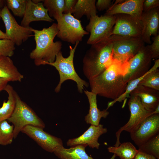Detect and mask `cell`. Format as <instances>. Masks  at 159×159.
<instances>
[{"instance_id":"obj_1","label":"cell","mask_w":159,"mask_h":159,"mask_svg":"<svg viewBox=\"0 0 159 159\" xmlns=\"http://www.w3.org/2000/svg\"><path fill=\"white\" fill-rule=\"evenodd\" d=\"M127 68V62L122 64L114 60L102 73L89 80L91 91L113 100L117 98L125 92L127 85L123 79Z\"/></svg>"},{"instance_id":"obj_2","label":"cell","mask_w":159,"mask_h":159,"mask_svg":"<svg viewBox=\"0 0 159 159\" xmlns=\"http://www.w3.org/2000/svg\"><path fill=\"white\" fill-rule=\"evenodd\" d=\"M31 30L34 33L36 47L29 54L36 66L47 64L54 62L56 55L61 51L62 43L54 40L58 32L57 24L53 23L47 28L41 30L34 29Z\"/></svg>"},{"instance_id":"obj_3","label":"cell","mask_w":159,"mask_h":159,"mask_svg":"<svg viewBox=\"0 0 159 159\" xmlns=\"http://www.w3.org/2000/svg\"><path fill=\"white\" fill-rule=\"evenodd\" d=\"M83 60L85 75L90 80L98 76L112 63V43L109 37L91 45Z\"/></svg>"},{"instance_id":"obj_4","label":"cell","mask_w":159,"mask_h":159,"mask_svg":"<svg viewBox=\"0 0 159 159\" xmlns=\"http://www.w3.org/2000/svg\"><path fill=\"white\" fill-rule=\"evenodd\" d=\"M79 42H77L73 48L69 46V54L67 57H64L60 51L56 55L54 62L47 64L54 67L59 73L60 80L55 89L56 92H59L62 83L67 80H72L75 82L77 84L78 91L80 93H82L85 87L88 86V83L81 79L78 76L74 66V54Z\"/></svg>"},{"instance_id":"obj_5","label":"cell","mask_w":159,"mask_h":159,"mask_svg":"<svg viewBox=\"0 0 159 159\" xmlns=\"http://www.w3.org/2000/svg\"><path fill=\"white\" fill-rule=\"evenodd\" d=\"M14 127V138H16L22 128L27 125H32L42 129L45 124L35 112L23 101L16 93V104L14 110L7 120Z\"/></svg>"},{"instance_id":"obj_6","label":"cell","mask_w":159,"mask_h":159,"mask_svg":"<svg viewBox=\"0 0 159 159\" xmlns=\"http://www.w3.org/2000/svg\"><path fill=\"white\" fill-rule=\"evenodd\" d=\"M109 38L112 43L113 58L122 64L127 62L145 45L141 37L112 35Z\"/></svg>"},{"instance_id":"obj_7","label":"cell","mask_w":159,"mask_h":159,"mask_svg":"<svg viewBox=\"0 0 159 159\" xmlns=\"http://www.w3.org/2000/svg\"><path fill=\"white\" fill-rule=\"evenodd\" d=\"M55 19L58 29L57 36L62 41L75 44L81 41L84 35L89 34L83 29L81 21L72 14H63Z\"/></svg>"},{"instance_id":"obj_8","label":"cell","mask_w":159,"mask_h":159,"mask_svg":"<svg viewBox=\"0 0 159 159\" xmlns=\"http://www.w3.org/2000/svg\"><path fill=\"white\" fill-rule=\"evenodd\" d=\"M115 19V15L105 14L100 16L97 15L90 18L89 23L86 27V31L90 34L87 44L91 45L109 37Z\"/></svg>"},{"instance_id":"obj_9","label":"cell","mask_w":159,"mask_h":159,"mask_svg":"<svg viewBox=\"0 0 159 159\" xmlns=\"http://www.w3.org/2000/svg\"><path fill=\"white\" fill-rule=\"evenodd\" d=\"M128 104L130 116L127 122L116 132V141L114 146L117 147L121 143L120 136L121 132L125 131L130 133L135 130L147 117L153 112L147 110L143 105L138 96L130 95Z\"/></svg>"},{"instance_id":"obj_10","label":"cell","mask_w":159,"mask_h":159,"mask_svg":"<svg viewBox=\"0 0 159 159\" xmlns=\"http://www.w3.org/2000/svg\"><path fill=\"white\" fill-rule=\"evenodd\" d=\"M152 60L148 46H143L127 63V72L123 77L126 83L139 78L150 69Z\"/></svg>"},{"instance_id":"obj_11","label":"cell","mask_w":159,"mask_h":159,"mask_svg":"<svg viewBox=\"0 0 159 159\" xmlns=\"http://www.w3.org/2000/svg\"><path fill=\"white\" fill-rule=\"evenodd\" d=\"M1 17L5 25V33L15 45L19 46L34 36L31 30V27H24L19 25L6 5L2 9Z\"/></svg>"},{"instance_id":"obj_12","label":"cell","mask_w":159,"mask_h":159,"mask_svg":"<svg viewBox=\"0 0 159 159\" xmlns=\"http://www.w3.org/2000/svg\"><path fill=\"white\" fill-rule=\"evenodd\" d=\"M115 22L111 36L141 37L142 26L140 20L129 15H115Z\"/></svg>"},{"instance_id":"obj_13","label":"cell","mask_w":159,"mask_h":159,"mask_svg":"<svg viewBox=\"0 0 159 159\" xmlns=\"http://www.w3.org/2000/svg\"><path fill=\"white\" fill-rule=\"evenodd\" d=\"M43 129L32 125L24 127L21 132L34 140L46 151L53 152L57 148L63 146L61 139L44 131Z\"/></svg>"},{"instance_id":"obj_14","label":"cell","mask_w":159,"mask_h":159,"mask_svg":"<svg viewBox=\"0 0 159 159\" xmlns=\"http://www.w3.org/2000/svg\"><path fill=\"white\" fill-rule=\"evenodd\" d=\"M130 134L131 139L138 147L159 134V114L147 117Z\"/></svg>"},{"instance_id":"obj_15","label":"cell","mask_w":159,"mask_h":159,"mask_svg":"<svg viewBox=\"0 0 159 159\" xmlns=\"http://www.w3.org/2000/svg\"><path fill=\"white\" fill-rule=\"evenodd\" d=\"M107 131V128L104 127L103 125L99 124L97 126L91 125L81 135L76 138L69 139L67 142V146L72 147L84 144L91 148L98 149L100 146V144L98 142L99 138Z\"/></svg>"},{"instance_id":"obj_16","label":"cell","mask_w":159,"mask_h":159,"mask_svg":"<svg viewBox=\"0 0 159 159\" xmlns=\"http://www.w3.org/2000/svg\"><path fill=\"white\" fill-rule=\"evenodd\" d=\"M144 0H116L105 14L110 16L123 14L130 15L140 20Z\"/></svg>"},{"instance_id":"obj_17","label":"cell","mask_w":159,"mask_h":159,"mask_svg":"<svg viewBox=\"0 0 159 159\" xmlns=\"http://www.w3.org/2000/svg\"><path fill=\"white\" fill-rule=\"evenodd\" d=\"M140 21L142 26L141 38L144 42L151 44V37L158 35L159 26V7L143 12Z\"/></svg>"},{"instance_id":"obj_18","label":"cell","mask_w":159,"mask_h":159,"mask_svg":"<svg viewBox=\"0 0 159 159\" xmlns=\"http://www.w3.org/2000/svg\"><path fill=\"white\" fill-rule=\"evenodd\" d=\"M36 21L52 22L54 20L49 16L48 10L43 3H35L32 0H27L25 11L20 25L24 27H29L31 22Z\"/></svg>"},{"instance_id":"obj_19","label":"cell","mask_w":159,"mask_h":159,"mask_svg":"<svg viewBox=\"0 0 159 159\" xmlns=\"http://www.w3.org/2000/svg\"><path fill=\"white\" fill-rule=\"evenodd\" d=\"M138 96L148 111L153 112L159 105V91L142 85L138 86L130 94Z\"/></svg>"},{"instance_id":"obj_20","label":"cell","mask_w":159,"mask_h":159,"mask_svg":"<svg viewBox=\"0 0 159 159\" xmlns=\"http://www.w3.org/2000/svg\"><path fill=\"white\" fill-rule=\"evenodd\" d=\"M84 92L89 104L88 113L85 116V120L87 124L98 125L101 118H106L109 114V112L106 109L101 110L98 108L97 94L87 90H84Z\"/></svg>"},{"instance_id":"obj_21","label":"cell","mask_w":159,"mask_h":159,"mask_svg":"<svg viewBox=\"0 0 159 159\" xmlns=\"http://www.w3.org/2000/svg\"><path fill=\"white\" fill-rule=\"evenodd\" d=\"M24 77L10 57L0 55V80L20 82Z\"/></svg>"},{"instance_id":"obj_22","label":"cell","mask_w":159,"mask_h":159,"mask_svg":"<svg viewBox=\"0 0 159 159\" xmlns=\"http://www.w3.org/2000/svg\"><path fill=\"white\" fill-rule=\"evenodd\" d=\"M87 145L82 144L69 148L64 146L56 149L53 153L60 159H95L88 155L85 151Z\"/></svg>"},{"instance_id":"obj_23","label":"cell","mask_w":159,"mask_h":159,"mask_svg":"<svg viewBox=\"0 0 159 159\" xmlns=\"http://www.w3.org/2000/svg\"><path fill=\"white\" fill-rule=\"evenodd\" d=\"M95 0H77L72 14L76 19H79L84 15L88 19L97 15Z\"/></svg>"},{"instance_id":"obj_24","label":"cell","mask_w":159,"mask_h":159,"mask_svg":"<svg viewBox=\"0 0 159 159\" xmlns=\"http://www.w3.org/2000/svg\"><path fill=\"white\" fill-rule=\"evenodd\" d=\"M4 90L8 94V100L4 101L0 107V122L7 120L11 116L14 110L16 104V92L11 85L7 84Z\"/></svg>"},{"instance_id":"obj_25","label":"cell","mask_w":159,"mask_h":159,"mask_svg":"<svg viewBox=\"0 0 159 159\" xmlns=\"http://www.w3.org/2000/svg\"><path fill=\"white\" fill-rule=\"evenodd\" d=\"M108 151L113 153L121 159H134L138 152L135 147L130 142L120 143L117 147L110 146Z\"/></svg>"},{"instance_id":"obj_26","label":"cell","mask_w":159,"mask_h":159,"mask_svg":"<svg viewBox=\"0 0 159 159\" xmlns=\"http://www.w3.org/2000/svg\"><path fill=\"white\" fill-rule=\"evenodd\" d=\"M159 67V59H157L154 61V64L153 66L143 76L135 79L127 83V85L125 92L117 98L109 102L107 104V110L110 107L112 106L117 102H121L124 101L125 104L127 99L130 97V94L138 85L140 81L144 77L150 72L155 70Z\"/></svg>"},{"instance_id":"obj_27","label":"cell","mask_w":159,"mask_h":159,"mask_svg":"<svg viewBox=\"0 0 159 159\" xmlns=\"http://www.w3.org/2000/svg\"><path fill=\"white\" fill-rule=\"evenodd\" d=\"M43 4L47 9L49 16L54 19L63 14L64 0H44Z\"/></svg>"},{"instance_id":"obj_28","label":"cell","mask_w":159,"mask_h":159,"mask_svg":"<svg viewBox=\"0 0 159 159\" xmlns=\"http://www.w3.org/2000/svg\"><path fill=\"white\" fill-rule=\"evenodd\" d=\"M14 127L7 120L0 122V145H6L11 144L14 138Z\"/></svg>"},{"instance_id":"obj_29","label":"cell","mask_w":159,"mask_h":159,"mask_svg":"<svg viewBox=\"0 0 159 159\" xmlns=\"http://www.w3.org/2000/svg\"><path fill=\"white\" fill-rule=\"evenodd\" d=\"M138 149L159 159V134L138 147Z\"/></svg>"},{"instance_id":"obj_30","label":"cell","mask_w":159,"mask_h":159,"mask_svg":"<svg viewBox=\"0 0 159 159\" xmlns=\"http://www.w3.org/2000/svg\"><path fill=\"white\" fill-rule=\"evenodd\" d=\"M138 85H142L159 91V70L157 69L147 74Z\"/></svg>"},{"instance_id":"obj_31","label":"cell","mask_w":159,"mask_h":159,"mask_svg":"<svg viewBox=\"0 0 159 159\" xmlns=\"http://www.w3.org/2000/svg\"><path fill=\"white\" fill-rule=\"evenodd\" d=\"M27 0H7L6 6L15 16L23 17L26 6Z\"/></svg>"},{"instance_id":"obj_32","label":"cell","mask_w":159,"mask_h":159,"mask_svg":"<svg viewBox=\"0 0 159 159\" xmlns=\"http://www.w3.org/2000/svg\"><path fill=\"white\" fill-rule=\"evenodd\" d=\"M15 45L14 42L10 39H0V55L12 57L15 49Z\"/></svg>"},{"instance_id":"obj_33","label":"cell","mask_w":159,"mask_h":159,"mask_svg":"<svg viewBox=\"0 0 159 159\" xmlns=\"http://www.w3.org/2000/svg\"><path fill=\"white\" fill-rule=\"evenodd\" d=\"M153 42L150 45H148L151 53L152 59H157L159 57V34L154 36L153 38Z\"/></svg>"},{"instance_id":"obj_34","label":"cell","mask_w":159,"mask_h":159,"mask_svg":"<svg viewBox=\"0 0 159 159\" xmlns=\"http://www.w3.org/2000/svg\"><path fill=\"white\" fill-rule=\"evenodd\" d=\"M159 7V0H144L143 4V12H146Z\"/></svg>"},{"instance_id":"obj_35","label":"cell","mask_w":159,"mask_h":159,"mask_svg":"<svg viewBox=\"0 0 159 159\" xmlns=\"http://www.w3.org/2000/svg\"><path fill=\"white\" fill-rule=\"evenodd\" d=\"M112 5L111 0H98L95 4V6L97 9L99 11H102L107 10Z\"/></svg>"},{"instance_id":"obj_36","label":"cell","mask_w":159,"mask_h":159,"mask_svg":"<svg viewBox=\"0 0 159 159\" xmlns=\"http://www.w3.org/2000/svg\"><path fill=\"white\" fill-rule=\"evenodd\" d=\"M63 14H72L77 0H64Z\"/></svg>"},{"instance_id":"obj_37","label":"cell","mask_w":159,"mask_h":159,"mask_svg":"<svg viewBox=\"0 0 159 159\" xmlns=\"http://www.w3.org/2000/svg\"><path fill=\"white\" fill-rule=\"evenodd\" d=\"M138 152L134 159H157L153 155L138 149Z\"/></svg>"},{"instance_id":"obj_38","label":"cell","mask_w":159,"mask_h":159,"mask_svg":"<svg viewBox=\"0 0 159 159\" xmlns=\"http://www.w3.org/2000/svg\"><path fill=\"white\" fill-rule=\"evenodd\" d=\"M8 82L6 81L0 80V92L1 91L4 90Z\"/></svg>"},{"instance_id":"obj_39","label":"cell","mask_w":159,"mask_h":159,"mask_svg":"<svg viewBox=\"0 0 159 159\" xmlns=\"http://www.w3.org/2000/svg\"><path fill=\"white\" fill-rule=\"evenodd\" d=\"M9 39L5 33L3 32L0 29V39Z\"/></svg>"},{"instance_id":"obj_40","label":"cell","mask_w":159,"mask_h":159,"mask_svg":"<svg viewBox=\"0 0 159 159\" xmlns=\"http://www.w3.org/2000/svg\"><path fill=\"white\" fill-rule=\"evenodd\" d=\"M4 1L0 0V19H1V14L2 7H4Z\"/></svg>"},{"instance_id":"obj_41","label":"cell","mask_w":159,"mask_h":159,"mask_svg":"<svg viewBox=\"0 0 159 159\" xmlns=\"http://www.w3.org/2000/svg\"><path fill=\"white\" fill-rule=\"evenodd\" d=\"M159 114V105L157 106L152 113V114Z\"/></svg>"},{"instance_id":"obj_42","label":"cell","mask_w":159,"mask_h":159,"mask_svg":"<svg viewBox=\"0 0 159 159\" xmlns=\"http://www.w3.org/2000/svg\"><path fill=\"white\" fill-rule=\"evenodd\" d=\"M116 157L115 155L114 154H113V155L110 159H115Z\"/></svg>"}]
</instances>
